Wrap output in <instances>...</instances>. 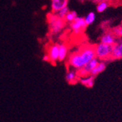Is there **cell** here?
I'll list each match as a JSON object with an SVG mask.
<instances>
[{"label": "cell", "instance_id": "5b68a950", "mask_svg": "<svg viewBox=\"0 0 122 122\" xmlns=\"http://www.w3.org/2000/svg\"><path fill=\"white\" fill-rule=\"evenodd\" d=\"M99 64V61L97 57L94 58L91 61H88L83 68L80 70V73L81 75H86L87 74H90L91 72L96 67V66Z\"/></svg>", "mask_w": 122, "mask_h": 122}, {"label": "cell", "instance_id": "30bf717a", "mask_svg": "<svg viewBox=\"0 0 122 122\" xmlns=\"http://www.w3.org/2000/svg\"><path fill=\"white\" fill-rule=\"evenodd\" d=\"M68 48L65 44H59V61H64L67 56Z\"/></svg>", "mask_w": 122, "mask_h": 122}, {"label": "cell", "instance_id": "4fadbf2b", "mask_svg": "<svg viewBox=\"0 0 122 122\" xmlns=\"http://www.w3.org/2000/svg\"><path fill=\"white\" fill-rule=\"evenodd\" d=\"M76 78H77L76 72L73 70L69 71L66 74V76H65L66 81H67L69 83H73L75 82V81H76Z\"/></svg>", "mask_w": 122, "mask_h": 122}, {"label": "cell", "instance_id": "ba28073f", "mask_svg": "<svg viewBox=\"0 0 122 122\" xmlns=\"http://www.w3.org/2000/svg\"><path fill=\"white\" fill-rule=\"evenodd\" d=\"M110 58L121 59L122 58V42L119 44H114Z\"/></svg>", "mask_w": 122, "mask_h": 122}, {"label": "cell", "instance_id": "277c9868", "mask_svg": "<svg viewBox=\"0 0 122 122\" xmlns=\"http://www.w3.org/2000/svg\"><path fill=\"white\" fill-rule=\"evenodd\" d=\"M70 27L75 34H81V32H83L86 29L87 25L83 18L77 16L75 20L71 22Z\"/></svg>", "mask_w": 122, "mask_h": 122}, {"label": "cell", "instance_id": "7c38bea8", "mask_svg": "<svg viewBox=\"0 0 122 122\" xmlns=\"http://www.w3.org/2000/svg\"><path fill=\"white\" fill-rule=\"evenodd\" d=\"M94 76L91 75L88 77H83V78H81L80 80V81L85 86H86L88 88H92L94 86Z\"/></svg>", "mask_w": 122, "mask_h": 122}, {"label": "cell", "instance_id": "2e32d148", "mask_svg": "<svg viewBox=\"0 0 122 122\" xmlns=\"http://www.w3.org/2000/svg\"><path fill=\"white\" fill-rule=\"evenodd\" d=\"M77 16V13L75 11H71V12H69L66 15V16L64 18V20L66 22H69V23H71V22H72L75 20V18Z\"/></svg>", "mask_w": 122, "mask_h": 122}, {"label": "cell", "instance_id": "e0dca14e", "mask_svg": "<svg viewBox=\"0 0 122 122\" xmlns=\"http://www.w3.org/2000/svg\"><path fill=\"white\" fill-rule=\"evenodd\" d=\"M108 4L106 2H101L100 3H99L97 7V10L98 13H102L107 8Z\"/></svg>", "mask_w": 122, "mask_h": 122}, {"label": "cell", "instance_id": "8992f818", "mask_svg": "<svg viewBox=\"0 0 122 122\" xmlns=\"http://www.w3.org/2000/svg\"><path fill=\"white\" fill-rule=\"evenodd\" d=\"M48 56L51 62L55 63L59 61V44H53L48 49Z\"/></svg>", "mask_w": 122, "mask_h": 122}, {"label": "cell", "instance_id": "9c48e42d", "mask_svg": "<svg viewBox=\"0 0 122 122\" xmlns=\"http://www.w3.org/2000/svg\"><path fill=\"white\" fill-rule=\"evenodd\" d=\"M115 35L111 34V33H107L105 34L100 39L101 42L107 44V45H114L116 44V39H115Z\"/></svg>", "mask_w": 122, "mask_h": 122}, {"label": "cell", "instance_id": "ffe728a7", "mask_svg": "<svg viewBox=\"0 0 122 122\" xmlns=\"http://www.w3.org/2000/svg\"><path fill=\"white\" fill-rule=\"evenodd\" d=\"M121 26H122V20H121Z\"/></svg>", "mask_w": 122, "mask_h": 122}, {"label": "cell", "instance_id": "3957f363", "mask_svg": "<svg viewBox=\"0 0 122 122\" xmlns=\"http://www.w3.org/2000/svg\"><path fill=\"white\" fill-rule=\"evenodd\" d=\"M69 64L74 69L81 70L86 65V63L82 59L81 54L78 52L72 53L69 58Z\"/></svg>", "mask_w": 122, "mask_h": 122}, {"label": "cell", "instance_id": "6da1fadb", "mask_svg": "<svg viewBox=\"0 0 122 122\" xmlns=\"http://www.w3.org/2000/svg\"><path fill=\"white\" fill-rule=\"evenodd\" d=\"M48 24L51 34L58 35L64 28V19L60 18L56 14H52L48 16Z\"/></svg>", "mask_w": 122, "mask_h": 122}, {"label": "cell", "instance_id": "9a60e30c", "mask_svg": "<svg viewBox=\"0 0 122 122\" xmlns=\"http://www.w3.org/2000/svg\"><path fill=\"white\" fill-rule=\"evenodd\" d=\"M69 12H70V10H69L68 6H66V7H64L61 8V9L59 10V11H57V12L56 13V15L57 16H59L60 18L64 19L66 15Z\"/></svg>", "mask_w": 122, "mask_h": 122}, {"label": "cell", "instance_id": "5bb4252c", "mask_svg": "<svg viewBox=\"0 0 122 122\" xmlns=\"http://www.w3.org/2000/svg\"><path fill=\"white\" fill-rule=\"evenodd\" d=\"M95 19H96V15L94 12L88 13V14L84 18L85 22L87 26H89V25L92 24L94 22Z\"/></svg>", "mask_w": 122, "mask_h": 122}, {"label": "cell", "instance_id": "7a4b0ae2", "mask_svg": "<svg viewBox=\"0 0 122 122\" xmlns=\"http://www.w3.org/2000/svg\"><path fill=\"white\" fill-rule=\"evenodd\" d=\"M113 45H107L100 42L95 46L96 57L99 59H107L110 58L113 51Z\"/></svg>", "mask_w": 122, "mask_h": 122}, {"label": "cell", "instance_id": "8fae6325", "mask_svg": "<svg viewBox=\"0 0 122 122\" xmlns=\"http://www.w3.org/2000/svg\"><path fill=\"white\" fill-rule=\"evenodd\" d=\"M105 68H106V64L104 62H99V64L96 66V67L91 72L90 75L93 76H96L98 74L103 72L105 70Z\"/></svg>", "mask_w": 122, "mask_h": 122}, {"label": "cell", "instance_id": "d6986e66", "mask_svg": "<svg viewBox=\"0 0 122 122\" xmlns=\"http://www.w3.org/2000/svg\"><path fill=\"white\" fill-rule=\"evenodd\" d=\"M119 36L122 37V26L119 27Z\"/></svg>", "mask_w": 122, "mask_h": 122}, {"label": "cell", "instance_id": "ac0fdd59", "mask_svg": "<svg viewBox=\"0 0 122 122\" xmlns=\"http://www.w3.org/2000/svg\"><path fill=\"white\" fill-rule=\"evenodd\" d=\"M42 59L44 60V61H49V57H48V55H45V56H43V58H42Z\"/></svg>", "mask_w": 122, "mask_h": 122}, {"label": "cell", "instance_id": "52a82bcc", "mask_svg": "<svg viewBox=\"0 0 122 122\" xmlns=\"http://www.w3.org/2000/svg\"><path fill=\"white\" fill-rule=\"evenodd\" d=\"M68 5V0H51V8L53 13H56L61 8Z\"/></svg>", "mask_w": 122, "mask_h": 122}]
</instances>
